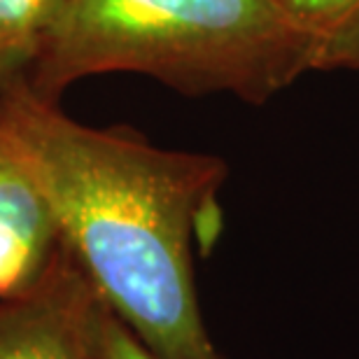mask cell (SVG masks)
Here are the masks:
<instances>
[{
    "label": "cell",
    "mask_w": 359,
    "mask_h": 359,
    "mask_svg": "<svg viewBox=\"0 0 359 359\" xmlns=\"http://www.w3.org/2000/svg\"><path fill=\"white\" fill-rule=\"evenodd\" d=\"M0 124L107 311L159 359H224L201 311L196 252L219 231L226 161L131 126H89L26 80L0 96Z\"/></svg>",
    "instance_id": "cell-1"
},
{
    "label": "cell",
    "mask_w": 359,
    "mask_h": 359,
    "mask_svg": "<svg viewBox=\"0 0 359 359\" xmlns=\"http://www.w3.org/2000/svg\"><path fill=\"white\" fill-rule=\"evenodd\" d=\"M105 73L262 105L311 70L278 0H68L28 87L59 103L70 84Z\"/></svg>",
    "instance_id": "cell-2"
},
{
    "label": "cell",
    "mask_w": 359,
    "mask_h": 359,
    "mask_svg": "<svg viewBox=\"0 0 359 359\" xmlns=\"http://www.w3.org/2000/svg\"><path fill=\"white\" fill-rule=\"evenodd\" d=\"M103 301L66 252L35 290L0 299V359H91Z\"/></svg>",
    "instance_id": "cell-3"
},
{
    "label": "cell",
    "mask_w": 359,
    "mask_h": 359,
    "mask_svg": "<svg viewBox=\"0 0 359 359\" xmlns=\"http://www.w3.org/2000/svg\"><path fill=\"white\" fill-rule=\"evenodd\" d=\"M66 252L38 175L0 124V299L35 290Z\"/></svg>",
    "instance_id": "cell-4"
},
{
    "label": "cell",
    "mask_w": 359,
    "mask_h": 359,
    "mask_svg": "<svg viewBox=\"0 0 359 359\" xmlns=\"http://www.w3.org/2000/svg\"><path fill=\"white\" fill-rule=\"evenodd\" d=\"M306 47L308 70H359V0H278Z\"/></svg>",
    "instance_id": "cell-5"
},
{
    "label": "cell",
    "mask_w": 359,
    "mask_h": 359,
    "mask_svg": "<svg viewBox=\"0 0 359 359\" xmlns=\"http://www.w3.org/2000/svg\"><path fill=\"white\" fill-rule=\"evenodd\" d=\"M68 0H0V96L26 80Z\"/></svg>",
    "instance_id": "cell-6"
},
{
    "label": "cell",
    "mask_w": 359,
    "mask_h": 359,
    "mask_svg": "<svg viewBox=\"0 0 359 359\" xmlns=\"http://www.w3.org/2000/svg\"><path fill=\"white\" fill-rule=\"evenodd\" d=\"M91 359H159L103 306L93 336Z\"/></svg>",
    "instance_id": "cell-7"
}]
</instances>
